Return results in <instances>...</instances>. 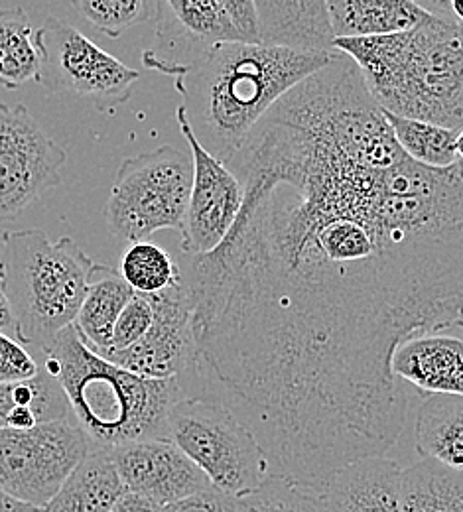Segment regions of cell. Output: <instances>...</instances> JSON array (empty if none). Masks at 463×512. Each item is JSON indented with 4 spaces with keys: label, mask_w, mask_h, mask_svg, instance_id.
Instances as JSON below:
<instances>
[{
    "label": "cell",
    "mask_w": 463,
    "mask_h": 512,
    "mask_svg": "<svg viewBox=\"0 0 463 512\" xmlns=\"http://www.w3.org/2000/svg\"><path fill=\"white\" fill-rule=\"evenodd\" d=\"M456 28H458V30H460V34H462V38H463V24H462V26H456Z\"/></svg>",
    "instance_id": "f35d334b"
},
{
    "label": "cell",
    "mask_w": 463,
    "mask_h": 512,
    "mask_svg": "<svg viewBox=\"0 0 463 512\" xmlns=\"http://www.w3.org/2000/svg\"><path fill=\"white\" fill-rule=\"evenodd\" d=\"M0 331L10 333V335H14L18 339V323H16L12 302L8 298L6 284H4L2 276H0Z\"/></svg>",
    "instance_id": "836d02e7"
},
{
    "label": "cell",
    "mask_w": 463,
    "mask_h": 512,
    "mask_svg": "<svg viewBox=\"0 0 463 512\" xmlns=\"http://www.w3.org/2000/svg\"><path fill=\"white\" fill-rule=\"evenodd\" d=\"M75 10L99 32L121 38L134 26L156 18L158 0H71Z\"/></svg>",
    "instance_id": "83f0119b"
},
{
    "label": "cell",
    "mask_w": 463,
    "mask_h": 512,
    "mask_svg": "<svg viewBox=\"0 0 463 512\" xmlns=\"http://www.w3.org/2000/svg\"><path fill=\"white\" fill-rule=\"evenodd\" d=\"M168 434L211 485L231 497L239 499L257 491L272 475L255 432L215 396L186 394L180 398L170 412Z\"/></svg>",
    "instance_id": "8992f818"
},
{
    "label": "cell",
    "mask_w": 463,
    "mask_h": 512,
    "mask_svg": "<svg viewBox=\"0 0 463 512\" xmlns=\"http://www.w3.org/2000/svg\"><path fill=\"white\" fill-rule=\"evenodd\" d=\"M42 38L24 8L0 10V85L18 89L30 81H40Z\"/></svg>",
    "instance_id": "cb8c5ba5"
},
{
    "label": "cell",
    "mask_w": 463,
    "mask_h": 512,
    "mask_svg": "<svg viewBox=\"0 0 463 512\" xmlns=\"http://www.w3.org/2000/svg\"><path fill=\"white\" fill-rule=\"evenodd\" d=\"M38 361L64 388L69 412L93 448L170 440V412L188 394L182 379H150L111 363L73 323Z\"/></svg>",
    "instance_id": "3957f363"
},
{
    "label": "cell",
    "mask_w": 463,
    "mask_h": 512,
    "mask_svg": "<svg viewBox=\"0 0 463 512\" xmlns=\"http://www.w3.org/2000/svg\"><path fill=\"white\" fill-rule=\"evenodd\" d=\"M221 42L243 40L217 0H158L156 34L142 64L178 77Z\"/></svg>",
    "instance_id": "4fadbf2b"
},
{
    "label": "cell",
    "mask_w": 463,
    "mask_h": 512,
    "mask_svg": "<svg viewBox=\"0 0 463 512\" xmlns=\"http://www.w3.org/2000/svg\"><path fill=\"white\" fill-rule=\"evenodd\" d=\"M456 150H458V158L463 160V128L458 130V138H456Z\"/></svg>",
    "instance_id": "74e56055"
},
{
    "label": "cell",
    "mask_w": 463,
    "mask_h": 512,
    "mask_svg": "<svg viewBox=\"0 0 463 512\" xmlns=\"http://www.w3.org/2000/svg\"><path fill=\"white\" fill-rule=\"evenodd\" d=\"M66 392L42 367L34 379L0 384V428H34L69 418Z\"/></svg>",
    "instance_id": "7402d4cb"
},
{
    "label": "cell",
    "mask_w": 463,
    "mask_h": 512,
    "mask_svg": "<svg viewBox=\"0 0 463 512\" xmlns=\"http://www.w3.org/2000/svg\"><path fill=\"white\" fill-rule=\"evenodd\" d=\"M261 44L294 50H333L326 0H255Z\"/></svg>",
    "instance_id": "e0dca14e"
},
{
    "label": "cell",
    "mask_w": 463,
    "mask_h": 512,
    "mask_svg": "<svg viewBox=\"0 0 463 512\" xmlns=\"http://www.w3.org/2000/svg\"><path fill=\"white\" fill-rule=\"evenodd\" d=\"M67 152L26 105L0 103V223L18 217L62 182Z\"/></svg>",
    "instance_id": "30bf717a"
},
{
    "label": "cell",
    "mask_w": 463,
    "mask_h": 512,
    "mask_svg": "<svg viewBox=\"0 0 463 512\" xmlns=\"http://www.w3.org/2000/svg\"><path fill=\"white\" fill-rule=\"evenodd\" d=\"M397 461L385 455L361 457L337 469L320 491L328 512H400Z\"/></svg>",
    "instance_id": "9a60e30c"
},
{
    "label": "cell",
    "mask_w": 463,
    "mask_h": 512,
    "mask_svg": "<svg viewBox=\"0 0 463 512\" xmlns=\"http://www.w3.org/2000/svg\"><path fill=\"white\" fill-rule=\"evenodd\" d=\"M176 121L188 142L194 180L180 229L182 255H207L215 251L233 229L245 199V190L237 174L209 150L203 148L180 105Z\"/></svg>",
    "instance_id": "8fae6325"
},
{
    "label": "cell",
    "mask_w": 463,
    "mask_h": 512,
    "mask_svg": "<svg viewBox=\"0 0 463 512\" xmlns=\"http://www.w3.org/2000/svg\"><path fill=\"white\" fill-rule=\"evenodd\" d=\"M127 491L166 507L211 489V481L172 440H140L109 449Z\"/></svg>",
    "instance_id": "5bb4252c"
},
{
    "label": "cell",
    "mask_w": 463,
    "mask_h": 512,
    "mask_svg": "<svg viewBox=\"0 0 463 512\" xmlns=\"http://www.w3.org/2000/svg\"><path fill=\"white\" fill-rule=\"evenodd\" d=\"M93 449L73 416L34 428H0V489L44 509Z\"/></svg>",
    "instance_id": "ba28073f"
},
{
    "label": "cell",
    "mask_w": 463,
    "mask_h": 512,
    "mask_svg": "<svg viewBox=\"0 0 463 512\" xmlns=\"http://www.w3.org/2000/svg\"><path fill=\"white\" fill-rule=\"evenodd\" d=\"M393 375L426 394H463V339L428 331L406 339L393 355Z\"/></svg>",
    "instance_id": "2e32d148"
},
{
    "label": "cell",
    "mask_w": 463,
    "mask_h": 512,
    "mask_svg": "<svg viewBox=\"0 0 463 512\" xmlns=\"http://www.w3.org/2000/svg\"><path fill=\"white\" fill-rule=\"evenodd\" d=\"M385 117L393 128L398 146L416 162L432 168H446L458 162L456 138L458 130L440 127L434 123H424L416 119L398 117L385 111Z\"/></svg>",
    "instance_id": "d4e9b609"
},
{
    "label": "cell",
    "mask_w": 463,
    "mask_h": 512,
    "mask_svg": "<svg viewBox=\"0 0 463 512\" xmlns=\"http://www.w3.org/2000/svg\"><path fill=\"white\" fill-rule=\"evenodd\" d=\"M227 166L245 190L233 229L178 260L194 377L255 432L272 475L320 493L337 469L397 446L398 347L463 329V160H412L339 52Z\"/></svg>",
    "instance_id": "6da1fadb"
},
{
    "label": "cell",
    "mask_w": 463,
    "mask_h": 512,
    "mask_svg": "<svg viewBox=\"0 0 463 512\" xmlns=\"http://www.w3.org/2000/svg\"><path fill=\"white\" fill-rule=\"evenodd\" d=\"M119 272L140 294H156L182 280L180 262L150 241L131 243L121 256Z\"/></svg>",
    "instance_id": "484cf974"
},
{
    "label": "cell",
    "mask_w": 463,
    "mask_h": 512,
    "mask_svg": "<svg viewBox=\"0 0 463 512\" xmlns=\"http://www.w3.org/2000/svg\"><path fill=\"white\" fill-rule=\"evenodd\" d=\"M125 491L109 449L93 448L67 475L42 512H111Z\"/></svg>",
    "instance_id": "ac0fdd59"
},
{
    "label": "cell",
    "mask_w": 463,
    "mask_h": 512,
    "mask_svg": "<svg viewBox=\"0 0 463 512\" xmlns=\"http://www.w3.org/2000/svg\"><path fill=\"white\" fill-rule=\"evenodd\" d=\"M337 50L221 42L174 77L205 150L229 164L253 127L292 87L337 58Z\"/></svg>",
    "instance_id": "7a4b0ae2"
},
{
    "label": "cell",
    "mask_w": 463,
    "mask_h": 512,
    "mask_svg": "<svg viewBox=\"0 0 463 512\" xmlns=\"http://www.w3.org/2000/svg\"><path fill=\"white\" fill-rule=\"evenodd\" d=\"M133 296L131 284L119 268L95 262L87 294L73 325L93 349H105L115 323Z\"/></svg>",
    "instance_id": "ffe728a7"
},
{
    "label": "cell",
    "mask_w": 463,
    "mask_h": 512,
    "mask_svg": "<svg viewBox=\"0 0 463 512\" xmlns=\"http://www.w3.org/2000/svg\"><path fill=\"white\" fill-rule=\"evenodd\" d=\"M162 512H237V497L215 487L162 507Z\"/></svg>",
    "instance_id": "4dcf8cb0"
},
{
    "label": "cell",
    "mask_w": 463,
    "mask_h": 512,
    "mask_svg": "<svg viewBox=\"0 0 463 512\" xmlns=\"http://www.w3.org/2000/svg\"><path fill=\"white\" fill-rule=\"evenodd\" d=\"M335 38H369L406 32L430 14L412 0H326Z\"/></svg>",
    "instance_id": "d6986e66"
},
{
    "label": "cell",
    "mask_w": 463,
    "mask_h": 512,
    "mask_svg": "<svg viewBox=\"0 0 463 512\" xmlns=\"http://www.w3.org/2000/svg\"><path fill=\"white\" fill-rule=\"evenodd\" d=\"M416 451L463 469V394H426L416 412Z\"/></svg>",
    "instance_id": "44dd1931"
},
{
    "label": "cell",
    "mask_w": 463,
    "mask_h": 512,
    "mask_svg": "<svg viewBox=\"0 0 463 512\" xmlns=\"http://www.w3.org/2000/svg\"><path fill=\"white\" fill-rule=\"evenodd\" d=\"M150 298L154 320L148 331L123 351L99 353L111 363L150 379H184L196 371L198 345L194 306L184 278Z\"/></svg>",
    "instance_id": "7c38bea8"
},
{
    "label": "cell",
    "mask_w": 463,
    "mask_h": 512,
    "mask_svg": "<svg viewBox=\"0 0 463 512\" xmlns=\"http://www.w3.org/2000/svg\"><path fill=\"white\" fill-rule=\"evenodd\" d=\"M42 73L46 91L93 101L99 109H115L131 99L140 71L123 64L91 42L71 24L48 16L40 26Z\"/></svg>",
    "instance_id": "9c48e42d"
},
{
    "label": "cell",
    "mask_w": 463,
    "mask_h": 512,
    "mask_svg": "<svg viewBox=\"0 0 463 512\" xmlns=\"http://www.w3.org/2000/svg\"><path fill=\"white\" fill-rule=\"evenodd\" d=\"M0 512H42V509L28 505V503L16 499L14 495L6 493L4 489H0Z\"/></svg>",
    "instance_id": "d590c367"
},
{
    "label": "cell",
    "mask_w": 463,
    "mask_h": 512,
    "mask_svg": "<svg viewBox=\"0 0 463 512\" xmlns=\"http://www.w3.org/2000/svg\"><path fill=\"white\" fill-rule=\"evenodd\" d=\"M4 253H6V233H0V276H2V264H4Z\"/></svg>",
    "instance_id": "8d00e7d4"
},
{
    "label": "cell",
    "mask_w": 463,
    "mask_h": 512,
    "mask_svg": "<svg viewBox=\"0 0 463 512\" xmlns=\"http://www.w3.org/2000/svg\"><path fill=\"white\" fill-rule=\"evenodd\" d=\"M154 320V310L150 304V298L146 294L134 292L131 302L125 306V310L121 312L119 320L113 327L109 345L105 349H91L97 353H109V351H123L127 347L134 345L152 325Z\"/></svg>",
    "instance_id": "f1b7e54d"
},
{
    "label": "cell",
    "mask_w": 463,
    "mask_h": 512,
    "mask_svg": "<svg viewBox=\"0 0 463 512\" xmlns=\"http://www.w3.org/2000/svg\"><path fill=\"white\" fill-rule=\"evenodd\" d=\"M333 50L359 65L375 101L389 113L463 128V38L428 16L420 26L369 38H335Z\"/></svg>",
    "instance_id": "277c9868"
},
{
    "label": "cell",
    "mask_w": 463,
    "mask_h": 512,
    "mask_svg": "<svg viewBox=\"0 0 463 512\" xmlns=\"http://www.w3.org/2000/svg\"><path fill=\"white\" fill-rule=\"evenodd\" d=\"M111 512H162V507L152 503L150 499L133 493V491H125L113 505Z\"/></svg>",
    "instance_id": "d6a6232c"
},
{
    "label": "cell",
    "mask_w": 463,
    "mask_h": 512,
    "mask_svg": "<svg viewBox=\"0 0 463 512\" xmlns=\"http://www.w3.org/2000/svg\"><path fill=\"white\" fill-rule=\"evenodd\" d=\"M95 260L71 239L42 229L6 233L2 278L18 323V339L42 355L83 304Z\"/></svg>",
    "instance_id": "5b68a950"
},
{
    "label": "cell",
    "mask_w": 463,
    "mask_h": 512,
    "mask_svg": "<svg viewBox=\"0 0 463 512\" xmlns=\"http://www.w3.org/2000/svg\"><path fill=\"white\" fill-rule=\"evenodd\" d=\"M225 14L235 24L243 42L261 44V30L255 0H217Z\"/></svg>",
    "instance_id": "1f68e13d"
},
{
    "label": "cell",
    "mask_w": 463,
    "mask_h": 512,
    "mask_svg": "<svg viewBox=\"0 0 463 512\" xmlns=\"http://www.w3.org/2000/svg\"><path fill=\"white\" fill-rule=\"evenodd\" d=\"M400 512H463V469L432 457L404 467Z\"/></svg>",
    "instance_id": "603a6c76"
},
{
    "label": "cell",
    "mask_w": 463,
    "mask_h": 512,
    "mask_svg": "<svg viewBox=\"0 0 463 512\" xmlns=\"http://www.w3.org/2000/svg\"><path fill=\"white\" fill-rule=\"evenodd\" d=\"M412 2L418 4L430 16L452 24V4H454V0H412Z\"/></svg>",
    "instance_id": "e575fe53"
},
{
    "label": "cell",
    "mask_w": 463,
    "mask_h": 512,
    "mask_svg": "<svg viewBox=\"0 0 463 512\" xmlns=\"http://www.w3.org/2000/svg\"><path fill=\"white\" fill-rule=\"evenodd\" d=\"M40 369V361L20 339L0 331V384L34 379Z\"/></svg>",
    "instance_id": "f546056e"
},
{
    "label": "cell",
    "mask_w": 463,
    "mask_h": 512,
    "mask_svg": "<svg viewBox=\"0 0 463 512\" xmlns=\"http://www.w3.org/2000/svg\"><path fill=\"white\" fill-rule=\"evenodd\" d=\"M194 180L192 154L172 144L123 160L105 205L109 231L127 243L182 229Z\"/></svg>",
    "instance_id": "52a82bcc"
},
{
    "label": "cell",
    "mask_w": 463,
    "mask_h": 512,
    "mask_svg": "<svg viewBox=\"0 0 463 512\" xmlns=\"http://www.w3.org/2000/svg\"><path fill=\"white\" fill-rule=\"evenodd\" d=\"M237 512H328L318 491L270 475L265 483L237 499Z\"/></svg>",
    "instance_id": "4316f807"
}]
</instances>
